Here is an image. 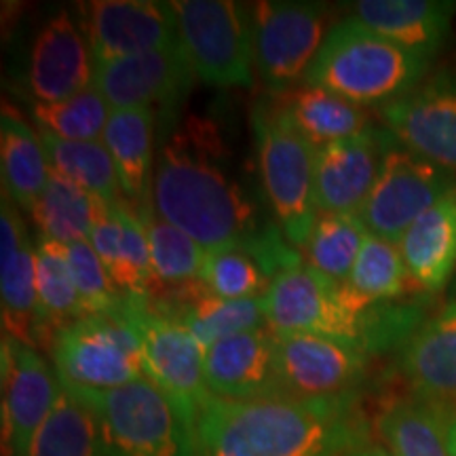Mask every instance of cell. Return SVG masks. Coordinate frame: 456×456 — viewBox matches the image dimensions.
<instances>
[{
  "instance_id": "obj_16",
  "label": "cell",
  "mask_w": 456,
  "mask_h": 456,
  "mask_svg": "<svg viewBox=\"0 0 456 456\" xmlns=\"http://www.w3.org/2000/svg\"><path fill=\"white\" fill-rule=\"evenodd\" d=\"M81 13V28L95 64H108L180 41L171 3L94 0L83 4Z\"/></svg>"
},
{
  "instance_id": "obj_40",
  "label": "cell",
  "mask_w": 456,
  "mask_h": 456,
  "mask_svg": "<svg viewBox=\"0 0 456 456\" xmlns=\"http://www.w3.org/2000/svg\"><path fill=\"white\" fill-rule=\"evenodd\" d=\"M446 442H448L450 454L456 456V414L452 416V419H448V425H446Z\"/></svg>"
},
{
  "instance_id": "obj_30",
  "label": "cell",
  "mask_w": 456,
  "mask_h": 456,
  "mask_svg": "<svg viewBox=\"0 0 456 456\" xmlns=\"http://www.w3.org/2000/svg\"><path fill=\"white\" fill-rule=\"evenodd\" d=\"M47 151L51 169L78 184L110 208L125 203L117 167L102 140L70 142L38 131Z\"/></svg>"
},
{
  "instance_id": "obj_19",
  "label": "cell",
  "mask_w": 456,
  "mask_h": 456,
  "mask_svg": "<svg viewBox=\"0 0 456 456\" xmlns=\"http://www.w3.org/2000/svg\"><path fill=\"white\" fill-rule=\"evenodd\" d=\"M95 83V60L83 28L60 11L34 38L26 66V87L34 104H53L83 94Z\"/></svg>"
},
{
  "instance_id": "obj_17",
  "label": "cell",
  "mask_w": 456,
  "mask_h": 456,
  "mask_svg": "<svg viewBox=\"0 0 456 456\" xmlns=\"http://www.w3.org/2000/svg\"><path fill=\"white\" fill-rule=\"evenodd\" d=\"M395 142L387 127H370L353 138L317 148L315 203L319 214L359 216Z\"/></svg>"
},
{
  "instance_id": "obj_4",
  "label": "cell",
  "mask_w": 456,
  "mask_h": 456,
  "mask_svg": "<svg viewBox=\"0 0 456 456\" xmlns=\"http://www.w3.org/2000/svg\"><path fill=\"white\" fill-rule=\"evenodd\" d=\"M431 60L346 17L328 32L305 83L362 108L387 106L429 74Z\"/></svg>"
},
{
  "instance_id": "obj_29",
  "label": "cell",
  "mask_w": 456,
  "mask_h": 456,
  "mask_svg": "<svg viewBox=\"0 0 456 456\" xmlns=\"http://www.w3.org/2000/svg\"><path fill=\"white\" fill-rule=\"evenodd\" d=\"M446 414L420 399H397L376 416L380 437L393 456H452Z\"/></svg>"
},
{
  "instance_id": "obj_14",
  "label": "cell",
  "mask_w": 456,
  "mask_h": 456,
  "mask_svg": "<svg viewBox=\"0 0 456 456\" xmlns=\"http://www.w3.org/2000/svg\"><path fill=\"white\" fill-rule=\"evenodd\" d=\"M277 336V368L285 395L323 399L355 395L370 353L355 342L315 334Z\"/></svg>"
},
{
  "instance_id": "obj_15",
  "label": "cell",
  "mask_w": 456,
  "mask_h": 456,
  "mask_svg": "<svg viewBox=\"0 0 456 456\" xmlns=\"http://www.w3.org/2000/svg\"><path fill=\"white\" fill-rule=\"evenodd\" d=\"M3 456H28L61 383L37 349L3 334Z\"/></svg>"
},
{
  "instance_id": "obj_7",
  "label": "cell",
  "mask_w": 456,
  "mask_h": 456,
  "mask_svg": "<svg viewBox=\"0 0 456 456\" xmlns=\"http://www.w3.org/2000/svg\"><path fill=\"white\" fill-rule=\"evenodd\" d=\"M171 9L197 78L216 87H252V9L232 0H174Z\"/></svg>"
},
{
  "instance_id": "obj_38",
  "label": "cell",
  "mask_w": 456,
  "mask_h": 456,
  "mask_svg": "<svg viewBox=\"0 0 456 456\" xmlns=\"http://www.w3.org/2000/svg\"><path fill=\"white\" fill-rule=\"evenodd\" d=\"M66 254L85 313L87 315H114L121 309L125 294L114 285L91 243L77 241L66 245Z\"/></svg>"
},
{
  "instance_id": "obj_27",
  "label": "cell",
  "mask_w": 456,
  "mask_h": 456,
  "mask_svg": "<svg viewBox=\"0 0 456 456\" xmlns=\"http://www.w3.org/2000/svg\"><path fill=\"white\" fill-rule=\"evenodd\" d=\"M277 104L315 148L353 138L372 127L366 108L351 104L317 85L305 83L302 87L283 91Z\"/></svg>"
},
{
  "instance_id": "obj_36",
  "label": "cell",
  "mask_w": 456,
  "mask_h": 456,
  "mask_svg": "<svg viewBox=\"0 0 456 456\" xmlns=\"http://www.w3.org/2000/svg\"><path fill=\"white\" fill-rule=\"evenodd\" d=\"M110 112V104L95 85L68 100L32 106V117L38 131L70 142L102 140Z\"/></svg>"
},
{
  "instance_id": "obj_35",
  "label": "cell",
  "mask_w": 456,
  "mask_h": 456,
  "mask_svg": "<svg viewBox=\"0 0 456 456\" xmlns=\"http://www.w3.org/2000/svg\"><path fill=\"white\" fill-rule=\"evenodd\" d=\"M155 214L157 212L152 209L140 220L146 226L157 283L161 285V289H169L199 281L208 252L195 239L188 237L180 228L171 226L169 222L161 220Z\"/></svg>"
},
{
  "instance_id": "obj_32",
  "label": "cell",
  "mask_w": 456,
  "mask_h": 456,
  "mask_svg": "<svg viewBox=\"0 0 456 456\" xmlns=\"http://www.w3.org/2000/svg\"><path fill=\"white\" fill-rule=\"evenodd\" d=\"M28 456H106L98 420L61 387Z\"/></svg>"
},
{
  "instance_id": "obj_18",
  "label": "cell",
  "mask_w": 456,
  "mask_h": 456,
  "mask_svg": "<svg viewBox=\"0 0 456 456\" xmlns=\"http://www.w3.org/2000/svg\"><path fill=\"white\" fill-rule=\"evenodd\" d=\"M0 302L4 334L32 349L49 346L38 309L37 254L26 222L7 192L0 201Z\"/></svg>"
},
{
  "instance_id": "obj_21",
  "label": "cell",
  "mask_w": 456,
  "mask_h": 456,
  "mask_svg": "<svg viewBox=\"0 0 456 456\" xmlns=\"http://www.w3.org/2000/svg\"><path fill=\"white\" fill-rule=\"evenodd\" d=\"M399 372L420 402L444 414L456 406V300L420 323L403 342Z\"/></svg>"
},
{
  "instance_id": "obj_8",
  "label": "cell",
  "mask_w": 456,
  "mask_h": 456,
  "mask_svg": "<svg viewBox=\"0 0 456 456\" xmlns=\"http://www.w3.org/2000/svg\"><path fill=\"white\" fill-rule=\"evenodd\" d=\"M49 351L66 389H117L146 376L138 334L117 315H87L61 328Z\"/></svg>"
},
{
  "instance_id": "obj_12",
  "label": "cell",
  "mask_w": 456,
  "mask_h": 456,
  "mask_svg": "<svg viewBox=\"0 0 456 456\" xmlns=\"http://www.w3.org/2000/svg\"><path fill=\"white\" fill-rule=\"evenodd\" d=\"M182 41L123 60L95 64V87L110 108H155L161 125L174 123L175 110L195 83Z\"/></svg>"
},
{
  "instance_id": "obj_26",
  "label": "cell",
  "mask_w": 456,
  "mask_h": 456,
  "mask_svg": "<svg viewBox=\"0 0 456 456\" xmlns=\"http://www.w3.org/2000/svg\"><path fill=\"white\" fill-rule=\"evenodd\" d=\"M0 171L3 192L21 209L32 212L49 182V157L41 134L7 106L0 117Z\"/></svg>"
},
{
  "instance_id": "obj_39",
  "label": "cell",
  "mask_w": 456,
  "mask_h": 456,
  "mask_svg": "<svg viewBox=\"0 0 456 456\" xmlns=\"http://www.w3.org/2000/svg\"><path fill=\"white\" fill-rule=\"evenodd\" d=\"M342 456H393V454H391V450L385 446V444L368 442V444H363V446L349 450V452H345Z\"/></svg>"
},
{
  "instance_id": "obj_10",
  "label": "cell",
  "mask_w": 456,
  "mask_h": 456,
  "mask_svg": "<svg viewBox=\"0 0 456 456\" xmlns=\"http://www.w3.org/2000/svg\"><path fill=\"white\" fill-rule=\"evenodd\" d=\"M330 7L323 3L265 0L252 4L256 70L273 94L294 89L326 41Z\"/></svg>"
},
{
  "instance_id": "obj_2",
  "label": "cell",
  "mask_w": 456,
  "mask_h": 456,
  "mask_svg": "<svg viewBox=\"0 0 456 456\" xmlns=\"http://www.w3.org/2000/svg\"><path fill=\"white\" fill-rule=\"evenodd\" d=\"M197 456H342L370 440L355 395L209 397L199 410Z\"/></svg>"
},
{
  "instance_id": "obj_41",
  "label": "cell",
  "mask_w": 456,
  "mask_h": 456,
  "mask_svg": "<svg viewBox=\"0 0 456 456\" xmlns=\"http://www.w3.org/2000/svg\"><path fill=\"white\" fill-rule=\"evenodd\" d=\"M452 281H454V292H456V273H454V279H452Z\"/></svg>"
},
{
  "instance_id": "obj_20",
  "label": "cell",
  "mask_w": 456,
  "mask_h": 456,
  "mask_svg": "<svg viewBox=\"0 0 456 456\" xmlns=\"http://www.w3.org/2000/svg\"><path fill=\"white\" fill-rule=\"evenodd\" d=\"M277 336L269 328L216 342L205 351V383L220 399H265L285 395L277 368Z\"/></svg>"
},
{
  "instance_id": "obj_37",
  "label": "cell",
  "mask_w": 456,
  "mask_h": 456,
  "mask_svg": "<svg viewBox=\"0 0 456 456\" xmlns=\"http://www.w3.org/2000/svg\"><path fill=\"white\" fill-rule=\"evenodd\" d=\"M214 296L226 300L262 298L269 292L273 277L258 260L243 252H208L199 277Z\"/></svg>"
},
{
  "instance_id": "obj_1",
  "label": "cell",
  "mask_w": 456,
  "mask_h": 456,
  "mask_svg": "<svg viewBox=\"0 0 456 456\" xmlns=\"http://www.w3.org/2000/svg\"><path fill=\"white\" fill-rule=\"evenodd\" d=\"M178 127V125H175ZM226 148L212 121L191 117L165 142L152 175L161 220L192 237L205 252H243L275 279L302 265L277 222L265 218L243 186L226 174Z\"/></svg>"
},
{
  "instance_id": "obj_3",
  "label": "cell",
  "mask_w": 456,
  "mask_h": 456,
  "mask_svg": "<svg viewBox=\"0 0 456 456\" xmlns=\"http://www.w3.org/2000/svg\"><path fill=\"white\" fill-rule=\"evenodd\" d=\"M266 326L279 336L315 334L355 342L368 353L399 338L406 315H380L346 283L332 281L309 265L292 266L273 279L265 294Z\"/></svg>"
},
{
  "instance_id": "obj_24",
  "label": "cell",
  "mask_w": 456,
  "mask_h": 456,
  "mask_svg": "<svg viewBox=\"0 0 456 456\" xmlns=\"http://www.w3.org/2000/svg\"><path fill=\"white\" fill-rule=\"evenodd\" d=\"M454 13L456 3L448 0H359L351 17L399 47L433 60L446 43Z\"/></svg>"
},
{
  "instance_id": "obj_9",
  "label": "cell",
  "mask_w": 456,
  "mask_h": 456,
  "mask_svg": "<svg viewBox=\"0 0 456 456\" xmlns=\"http://www.w3.org/2000/svg\"><path fill=\"white\" fill-rule=\"evenodd\" d=\"M138 334L146 379L169 395L184 419L197 427L199 410L212 397L205 383V349L184 323L165 315L148 298L125 296L114 313Z\"/></svg>"
},
{
  "instance_id": "obj_22",
  "label": "cell",
  "mask_w": 456,
  "mask_h": 456,
  "mask_svg": "<svg viewBox=\"0 0 456 456\" xmlns=\"http://www.w3.org/2000/svg\"><path fill=\"white\" fill-rule=\"evenodd\" d=\"M89 243L125 296L155 300L163 292L152 271L146 226L127 203L106 205L91 228Z\"/></svg>"
},
{
  "instance_id": "obj_28",
  "label": "cell",
  "mask_w": 456,
  "mask_h": 456,
  "mask_svg": "<svg viewBox=\"0 0 456 456\" xmlns=\"http://www.w3.org/2000/svg\"><path fill=\"white\" fill-rule=\"evenodd\" d=\"M106 203L51 169L43 195L30 212L38 232L51 241L70 245L89 241L91 228Z\"/></svg>"
},
{
  "instance_id": "obj_31",
  "label": "cell",
  "mask_w": 456,
  "mask_h": 456,
  "mask_svg": "<svg viewBox=\"0 0 456 456\" xmlns=\"http://www.w3.org/2000/svg\"><path fill=\"white\" fill-rule=\"evenodd\" d=\"M34 254H37L38 309H41L43 328L51 346L55 332L87 317V313L83 309L81 296L74 285L66 245L38 235L34 243Z\"/></svg>"
},
{
  "instance_id": "obj_33",
  "label": "cell",
  "mask_w": 456,
  "mask_h": 456,
  "mask_svg": "<svg viewBox=\"0 0 456 456\" xmlns=\"http://www.w3.org/2000/svg\"><path fill=\"white\" fill-rule=\"evenodd\" d=\"M346 285L368 306L383 305L385 300L402 298L414 288L408 275L406 262L399 252V245L389 239L368 232L353 266Z\"/></svg>"
},
{
  "instance_id": "obj_13",
  "label": "cell",
  "mask_w": 456,
  "mask_h": 456,
  "mask_svg": "<svg viewBox=\"0 0 456 456\" xmlns=\"http://www.w3.org/2000/svg\"><path fill=\"white\" fill-rule=\"evenodd\" d=\"M380 114L399 144L456 174V64L427 74Z\"/></svg>"
},
{
  "instance_id": "obj_34",
  "label": "cell",
  "mask_w": 456,
  "mask_h": 456,
  "mask_svg": "<svg viewBox=\"0 0 456 456\" xmlns=\"http://www.w3.org/2000/svg\"><path fill=\"white\" fill-rule=\"evenodd\" d=\"M366 235L368 228L359 216L319 214L305 245L309 266L332 281L346 283Z\"/></svg>"
},
{
  "instance_id": "obj_5",
  "label": "cell",
  "mask_w": 456,
  "mask_h": 456,
  "mask_svg": "<svg viewBox=\"0 0 456 456\" xmlns=\"http://www.w3.org/2000/svg\"><path fill=\"white\" fill-rule=\"evenodd\" d=\"M66 391L95 416L106 456H197L195 427L146 376L117 389Z\"/></svg>"
},
{
  "instance_id": "obj_6",
  "label": "cell",
  "mask_w": 456,
  "mask_h": 456,
  "mask_svg": "<svg viewBox=\"0 0 456 456\" xmlns=\"http://www.w3.org/2000/svg\"><path fill=\"white\" fill-rule=\"evenodd\" d=\"M256 159L266 201L285 239L296 249L305 248L317 220L315 152L283 108L260 100L252 110Z\"/></svg>"
},
{
  "instance_id": "obj_25",
  "label": "cell",
  "mask_w": 456,
  "mask_h": 456,
  "mask_svg": "<svg viewBox=\"0 0 456 456\" xmlns=\"http://www.w3.org/2000/svg\"><path fill=\"white\" fill-rule=\"evenodd\" d=\"M408 275L420 292H440L456 273V188L399 239Z\"/></svg>"
},
{
  "instance_id": "obj_23",
  "label": "cell",
  "mask_w": 456,
  "mask_h": 456,
  "mask_svg": "<svg viewBox=\"0 0 456 456\" xmlns=\"http://www.w3.org/2000/svg\"><path fill=\"white\" fill-rule=\"evenodd\" d=\"M159 114L155 108H114L102 135L121 184L125 203L142 218L155 209V134Z\"/></svg>"
},
{
  "instance_id": "obj_11",
  "label": "cell",
  "mask_w": 456,
  "mask_h": 456,
  "mask_svg": "<svg viewBox=\"0 0 456 456\" xmlns=\"http://www.w3.org/2000/svg\"><path fill=\"white\" fill-rule=\"evenodd\" d=\"M454 188V171L395 140L385 152L383 167L359 218L368 232L399 243L403 232Z\"/></svg>"
}]
</instances>
